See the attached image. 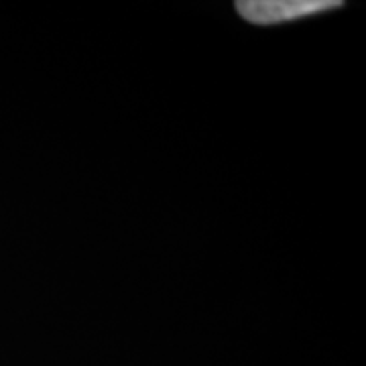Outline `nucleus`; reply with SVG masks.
Masks as SVG:
<instances>
[{
  "mask_svg": "<svg viewBox=\"0 0 366 366\" xmlns=\"http://www.w3.org/2000/svg\"><path fill=\"white\" fill-rule=\"evenodd\" d=\"M340 0H240L236 9L254 25H279L310 14L340 9Z\"/></svg>",
  "mask_w": 366,
  "mask_h": 366,
  "instance_id": "f257e3e1",
  "label": "nucleus"
}]
</instances>
